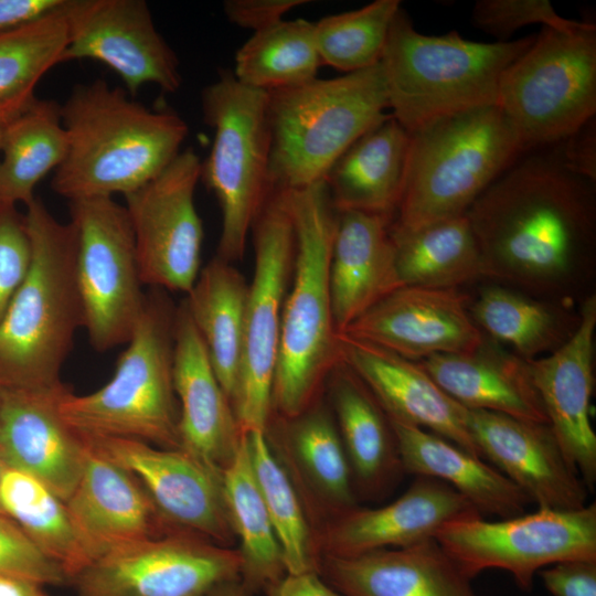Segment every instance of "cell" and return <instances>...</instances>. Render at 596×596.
I'll use <instances>...</instances> for the list:
<instances>
[{
    "label": "cell",
    "instance_id": "obj_42",
    "mask_svg": "<svg viewBox=\"0 0 596 596\" xmlns=\"http://www.w3.org/2000/svg\"><path fill=\"white\" fill-rule=\"evenodd\" d=\"M400 9V0H375L320 19L315 23V38L322 65L347 74L377 64Z\"/></svg>",
    "mask_w": 596,
    "mask_h": 596
},
{
    "label": "cell",
    "instance_id": "obj_11",
    "mask_svg": "<svg viewBox=\"0 0 596 596\" xmlns=\"http://www.w3.org/2000/svg\"><path fill=\"white\" fill-rule=\"evenodd\" d=\"M252 232L255 266L248 284L234 412L242 433H265L273 414L281 313L295 256L288 190H272Z\"/></svg>",
    "mask_w": 596,
    "mask_h": 596
},
{
    "label": "cell",
    "instance_id": "obj_10",
    "mask_svg": "<svg viewBox=\"0 0 596 596\" xmlns=\"http://www.w3.org/2000/svg\"><path fill=\"white\" fill-rule=\"evenodd\" d=\"M497 106L526 149L553 146L596 115V25L542 26L502 73Z\"/></svg>",
    "mask_w": 596,
    "mask_h": 596
},
{
    "label": "cell",
    "instance_id": "obj_43",
    "mask_svg": "<svg viewBox=\"0 0 596 596\" xmlns=\"http://www.w3.org/2000/svg\"><path fill=\"white\" fill-rule=\"evenodd\" d=\"M471 18L478 29L498 42L509 41L517 30L526 25L571 29L578 23L561 17L549 0H478Z\"/></svg>",
    "mask_w": 596,
    "mask_h": 596
},
{
    "label": "cell",
    "instance_id": "obj_25",
    "mask_svg": "<svg viewBox=\"0 0 596 596\" xmlns=\"http://www.w3.org/2000/svg\"><path fill=\"white\" fill-rule=\"evenodd\" d=\"M86 447L81 478L64 502L93 561L173 531L130 472Z\"/></svg>",
    "mask_w": 596,
    "mask_h": 596
},
{
    "label": "cell",
    "instance_id": "obj_37",
    "mask_svg": "<svg viewBox=\"0 0 596 596\" xmlns=\"http://www.w3.org/2000/svg\"><path fill=\"white\" fill-rule=\"evenodd\" d=\"M61 105L36 98L23 113L3 125L0 152V201L29 204L34 189L66 155Z\"/></svg>",
    "mask_w": 596,
    "mask_h": 596
},
{
    "label": "cell",
    "instance_id": "obj_51",
    "mask_svg": "<svg viewBox=\"0 0 596 596\" xmlns=\"http://www.w3.org/2000/svg\"><path fill=\"white\" fill-rule=\"evenodd\" d=\"M42 586L28 578L0 574V596H49Z\"/></svg>",
    "mask_w": 596,
    "mask_h": 596
},
{
    "label": "cell",
    "instance_id": "obj_45",
    "mask_svg": "<svg viewBox=\"0 0 596 596\" xmlns=\"http://www.w3.org/2000/svg\"><path fill=\"white\" fill-rule=\"evenodd\" d=\"M31 258L24 214L0 201V320L23 280Z\"/></svg>",
    "mask_w": 596,
    "mask_h": 596
},
{
    "label": "cell",
    "instance_id": "obj_13",
    "mask_svg": "<svg viewBox=\"0 0 596 596\" xmlns=\"http://www.w3.org/2000/svg\"><path fill=\"white\" fill-rule=\"evenodd\" d=\"M434 540L469 578L486 570H503L529 592L544 567L596 560V503L576 510L538 508L497 521L464 518L445 524Z\"/></svg>",
    "mask_w": 596,
    "mask_h": 596
},
{
    "label": "cell",
    "instance_id": "obj_50",
    "mask_svg": "<svg viewBox=\"0 0 596 596\" xmlns=\"http://www.w3.org/2000/svg\"><path fill=\"white\" fill-rule=\"evenodd\" d=\"M267 596H344L333 588L319 573H286L265 588Z\"/></svg>",
    "mask_w": 596,
    "mask_h": 596
},
{
    "label": "cell",
    "instance_id": "obj_5",
    "mask_svg": "<svg viewBox=\"0 0 596 596\" xmlns=\"http://www.w3.org/2000/svg\"><path fill=\"white\" fill-rule=\"evenodd\" d=\"M534 38L481 43L456 31L426 35L401 7L380 61L391 115L413 132L441 117L497 105L503 71Z\"/></svg>",
    "mask_w": 596,
    "mask_h": 596
},
{
    "label": "cell",
    "instance_id": "obj_33",
    "mask_svg": "<svg viewBox=\"0 0 596 596\" xmlns=\"http://www.w3.org/2000/svg\"><path fill=\"white\" fill-rule=\"evenodd\" d=\"M248 283L219 257L201 268L183 302L205 347L213 371L234 408L243 354Z\"/></svg>",
    "mask_w": 596,
    "mask_h": 596
},
{
    "label": "cell",
    "instance_id": "obj_52",
    "mask_svg": "<svg viewBox=\"0 0 596 596\" xmlns=\"http://www.w3.org/2000/svg\"><path fill=\"white\" fill-rule=\"evenodd\" d=\"M205 596H253L240 579L222 584Z\"/></svg>",
    "mask_w": 596,
    "mask_h": 596
},
{
    "label": "cell",
    "instance_id": "obj_17",
    "mask_svg": "<svg viewBox=\"0 0 596 596\" xmlns=\"http://www.w3.org/2000/svg\"><path fill=\"white\" fill-rule=\"evenodd\" d=\"M82 436L92 449L139 481L171 526L221 545L230 546L233 542L222 472L182 449L161 448L134 438Z\"/></svg>",
    "mask_w": 596,
    "mask_h": 596
},
{
    "label": "cell",
    "instance_id": "obj_21",
    "mask_svg": "<svg viewBox=\"0 0 596 596\" xmlns=\"http://www.w3.org/2000/svg\"><path fill=\"white\" fill-rule=\"evenodd\" d=\"M468 426L481 458L512 481L538 508L576 510L587 488L563 455L549 424L468 409Z\"/></svg>",
    "mask_w": 596,
    "mask_h": 596
},
{
    "label": "cell",
    "instance_id": "obj_44",
    "mask_svg": "<svg viewBox=\"0 0 596 596\" xmlns=\"http://www.w3.org/2000/svg\"><path fill=\"white\" fill-rule=\"evenodd\" d=\"M0 574L28 578L41 585L68 583L64 570L4 513H0Z\"/></svg>",
    "mask_w": 596,
    "mask_h": 596
},
{
    "label": "cell",
    "instance_id": "obj_53",
    "mask_svg": "<svg viewBox=\"0 0 596 596\" xmlns=\"http://www.w3.org/2000/svg\"><path fill=\"white\" fill-rule=\"evenodd\" d=\"M3 470H4V466L0 460V480H1V476H2ZM0 513H3L2 510H1V507H0Z\"/></svg>",
    "mask_w": 596,
    "mask_h": 596
},
{
    "label": "cell",
    "instance_id": "obj_2",
    "mask_svg": "<svg viewBox=\"0 0 596 596\" xmlns=\"http://www.w3.org/2000/svg\"><path fill=\"white\" fill-rule=\"evenodd\" d=\"M104 79L77 84L63 105L66 155L51 187L68 202L124 196L180 153L189 127L177 113L150 109Z\"/></svg>",
    "mask_w": 596,
    "mask_h": 596
},
{
    "label": "cell",
    "instance_id": "obj_12",
    "mask_svg": "<svg viewBox=\"0 0 596 596\" xmlns=\"http://www.w3.org/2000/svg\"><path fill=\"white\" fill-rule=\"evenodd\" d=\"M70 214L83 328L105 352L128 342L146 304L131 224L113 198L71 201Z\"/></svg>",
    "mask_w": 596,
    "mask_h": 596
},
{
    "label": "cell",
    "instance_id": "obj_38",
    "mask_svg": "<svg viewBox=\"0 0 596 596\" xmlns=\"http://www.w3.org/2000/svg\"><path fill=\"white\" fill-rule=\"evenodd\" d=\"M0 507L29 539L66 573L68 583L93 557L65 502L35 478L4 468Z\"/></svg>",
    "mask_w": 596,
    "mask_h": 596
},
{
    "label": "cell",
    "instance_id": "obj_24",
    "mask_svg": "<svg viewBox=\"0 0 596 596\" xmlns=\"http://www.w3.org/2000/svg\"><path fill=\"white\" fill-rule=\"evenodd\" d=\"M481 515L459 492L429 477H416L393 502L352 508L327 526L324 555L353 556L383 549L407 547L434 539L445 524Z\"/></svg>",
    "mask_w": 596,
    "mask_h": 596
},
{
    "label": "cell",
    "instance_id": "obj_26",
    "mask_svg": "<svg viewBox=\"0 0 596 596\" xmlns=\"http://www.w3.org/2000/svg\"><path fill=\"white\" fill-rule=\"evenodd\" d=\"M319 573L344 596H480L434 539L353 556L324 555Z\"/></svg>",
    "mask_w": 596,
    "mask_h": 596
},
{
    "label": "cell",
    "instance_id": "obj_46",
    "mask_svg": "<svg viewBox=\"0 0 596 596\" xmlns=\"http://www.w3.org/2000/svg\"><path fill=\"white\" fill-rule=\"evenodd\" d=\"M552 596H596V560H567L538 573Z\"/></svg>",
    "mask_w": 596,
    "mask_h": 596
},
{
    "label": "cell",
    "instance_id": "obj_30",
    "mask_svg": "<svg viewBox=\"0 0 596 596\" xmlns=\"http://www.w3.org/2000/svg\"><path fill=\"white\" fill-rule=\"evenodd\" d=\"M411 132L391 114L356 139L324 178L336 211L393 221L404 184Z\"/></svg>",
    "mask_w": 596,
    "mask_h": 596
},
{
    "label": "cell",
    "instance_id": "obj_9",
    "mask_svg": "<svg viewBox=\"0 0 596 596\" xmlns=\"http://www.w3.org/2000/svg\"><path fill=\"white\" fill-rule=\"evenodd\" d=\"M201 107L214 135L200 180L221 209L216 257L233 264L242 259L248 234L272 192L268 94L241 84L225 70L202 91Z\"/></svg>",
    "mask_w": 596,
    "mask_h": 596
},
{
    "label": "cell",
    "instance_id": "obj_3",
    "mask_svg": "<svg viewBox=\"0 0 596 596\" xmlns=\"http://www.w3.org/2000/svg\"><path fill=\"white\" fill-rule=\"evenodd\" d=\"M28 272L0 320V387L61 384L83 312L75 277L76 235L34 198L25 205Z\"/></svg>",
    "mask_w": 596,
    "mask_h": 596
},
{
    "label": "cell",
    "instance_id": "obj_22",
    "mask_svg": "<svg viewBox=\"0 0 596 596\" xmlns=\"http://www.w3.org/2000/svg\"><path fill=\"white\" fill-rule=\"evenodd\" d=\"M341 360L366 385L387 417L441 436L479 456L468 409L450 397L418 362L339 334Z\"/></svg>",
    "mask_w": 596,
    "mask_h": 596
},
{
    "label": "cell",
    "instance_id": "obj_35",
    "mask_svg": "<svg viewBox=\"0 0 596 596\" xmlns=\"http://www.w3.org/2000/svg\"><path fill=\"white\" fill-rule=\"evenodd\" d=\"M222 488L231 528L240 544L241 582L251 594L265 590L287 572L254 476L245 433L222 470Z\"/></svg>",
    "mask_w": 596,
    "mask_h": 596
},
{
    "label": "cell",
    "instance_id": "obj_8",
    "mask_svg": "<svg viewBox=\"0 0 596 596\" xmlns=\"http://www.w3.org/2000/svg\"><path fill=\"white\" fill-rule=\"evenodd\" d=\"M268 94L272 189L324 181L343 152L389 116L381 62Z\"/></svg>",
    "mask_w": 596,
    "mask_h": 596
},
{
    "label": "cell",
    "instance_id": "obj_47",
    "mask_svg": "<svg viewBox=\"0 0 596 596\" xmlns=\"http://www.w3.org/2000/svg\"><path fill=\"white\" fill-rule=\"evenodd\" d=\"M308 0H226L223 12L237 26L258 32L281 20L284 15Z\"/></svg>",
    "mask_w": 596,
    "mask_h": 596
},
{
    "label": "cell",
    "instance_id": "obj_14",
    "mask_svg": "<svg viewBox=\"0 0 596 596\" xmlns=\"http://www.w3.org/2000/svg\"><path fill=\"white\" fill-rule=\"evenodd\" d=\"M241 566L237 549L173 530L96 558L70 583L79 596H205Z\"/></svg>",
    "mask_w": 596,
    "mask_h": 596
},
{
    "label": "cell",
    "instance_id": "obj_4",
    "mask_svg": "<svg viewBox=\"0 0 596 596\" xmlns=\"http://www.w3.org/2000/svg\"><path fill=\"white\" fill-rule=\"evenodd\" d=\"M288 194L295 256L273 383V413L286 418L300 414L318 398L341 361L329 280L337 211L324 181L288 190Z\"/></svg>",
    "mask_w": 596,
    "mask_h": 596
},
{
    "label": "cell",
    "instance_id": "obj_39",
    "mask_svg": "<svg viewBox=\"0 0 596 596\" xmlns=\"http://www.w3.org/2000/svg\"><path fill=\"white\" fill-rule=\"evenodd\" d=\"M321 65L315 23L281 20L253 33L237 50L232 73L241 84L270 93L317 78Z\"/></svg>",
    "mask_w": 596,
    "mask_h": 596
},
{
    "label": "cell",
    "instance_id": "obj_48",
    "mask_svg": "<svg viewBox=\"0 0 596 596\" xmlns=\"http://www.w3.org/2000/svg\"><path fill=\"white\" fill-rule=\"evenodd\" d=\"M561 161L574 173L596 182V119L587 120L571 136L553 145Z\"/></svg>",
    "mask_w": 596,
    "mask_h": 596
},
{
    "label": "cell",
    "instance_id": "obj_7",
    "mask_svg": "<svg viewBox=\"0 0 596 596\" xmlns=\"http://www.w3.org/2000/svg\"><path fill=\"white\" fill-rule=\"evenodd\" d=\"M174 315L163 290L152 288L113 377L89 394L75 395L67 389L61 396L60 412L70 426L85 436L134 438L180 449Z\"/></svg>",
    "mask_w": 596,
    "mask_h": 596
},
{
    "label": "cell",
    "instance_id": "obj_28",
    "mask_svg": "<svg viewBox=\"0 0 596 596\" xmlns=\"http://www.w3.org/2000/svg\"><path fill=\"white\" fill-rule=\"evenodd\" d=\"M418 363L467 409L547 424L528 362L487 336L471 352L437 354Z\"/></svg>",
    "mask_w": 596,
    "mask_h": 596
},
{
    "label": "cell",
    "instance_id": "obj_15",
    "mask_svg": "<svg viewBox=\"0 0 596 596\" xmlns=\"http://www.w3.org/2000/svg\"><path fill=\"white\" fill-rule=\"evenodd\" d=\"M201 163L188 148L124 196L143 285L187 294L199 276L204 234L194 194Z\"/></svg>",
    "mask_w": 596,
    "mask_h": 596
},
{
    "label": "cell",
    "instance_id": "obj_18",
    "mask_svg": "<svg viewBox=\"0 0 596 596\" xmlns=\"http://www.w3.org/2000/svg\"><path fill=\"white\" fill-rule=\"evenodd\" d=\"M459 288L402 286L353 321L342 333L418 362L437 354L473 351L485 334Z\"/></svg>",
    "mask_w": 596,
    "mask_h": 596
},
{
    "label": "cell",
    "instance_id": "obj_40",
    "mask_svg": "<svg viewBox=\"0 0 596 596\" xmlns=\"http://www.w3.org/2000/svg\"><path fill=\"white\" fill-rule=\"evenodd\" d=\"M65 8L0 34V124L30 107L40 79L63 63L68 41Z\"/></svg>",
    "mask_w": 596,
    "mask_h": 596
},
{
    "label": "cell",
    "instance_id": "obj_36",
    "mask_svg": "<svg viewBox=\"0 0 596 596\" xmlns=\"http://www.w3.org/2000/svg\"><path fill=\"white\" fill-rule=\"evenodd\" d=\"M275 428L301 479L334 517L356 507L350 464L328 407L317 398L294 417L277 416Z\"/></svg>",
    "mask_w": 596,
    "mask_h": 596
},
{
    "label": "cell",
    "instance_id": "obj_16",
    "mask_svg": "<svg viewBox=\"0 0 596 596\" xmlns=\"http://www.w3.org/2000/svg\"><path fill=\"white\" fill-rule=\"evenodd\" d=\"M68 41L63 62L94 60L111 68L131 96L145 84L175 93L179 60L157 30L143 0H70Z\"/></svg>",
    "mask_w": 596,
    "mask_h": 596
},
{
    "label": "cell",
    "instance_id": "obj_23",
    "mask_svg": "<svg viewBox=\"0 0 596 596\" xmlns=\"http://www.w3.org/2000/svg\"><path fill=\"white\" fill-rule=\"evenodd\" d=\"M173 385L179 405L180 449L222 472L236 453L243 433L183 300L174 315Z\"/></svg>",
    "mask_w": 596,
    "mask_h": 596
},
{
    "label": "cell",
    "instance_id": "obj_20",
    "mask_svg": "<svg viewBox=\"0 0 596 596\" xmlns=\"http://www.w3.org/2000/svg\"><path fill=\"white\" fill-rule=\"evenodd\" d=\"M579 313L576 331L562 347L526 362L557 444L592 492L596 482V434L590 418L595 294L579 304Z\"/></svg>",
    "mask_w": 596,
    "mask_h": 596
},
{
    "label": "cell",
    "instance_id": "obj_32",
    "mask_svg": "<svg viewBox=\"0 0 596 596\" xmlns=\"http://www.w3.org/2000/svg\"><path fill=\"white\" fill-rule=\"evenodd\" d=\"M469 312L481 332L525 361L545 356L576 331L579 309L487 281L470 297Z\"/></svg>",
    "mask_w": 596,
    "mask_h": 596
},
{
    "label": "cell",
    "instance_id": "obj_1",
    "mask_svg": "<svg viewBox=\"0 0 596 596\" xmlns=\"http://www.w3.org/2000/svg\"><path fill=\"white\" fill-rule=\"evenodd\" d=\"M483 280L575 306L592 292L596 188L552 151L523 155L466 213Z\"/></svg>",
    "mask_w": 596,
    "mask_h": 596
},
{
    "label": "cell",
    "instance_id": "obj_19",
    "mask_svg": "<svg viewBox=\"0 0 596 596\" xmlns=\"http://www.w3.org/2000/svg\"><path fill=\"white\" fill-rule=\"evenodd\" d=\"M67 386L0 387V460L65 501L85 462L86 443L60 412Z\"/></svg>",
    "mask_w": 596,
    "mask_h": 596
},
{
    "label": "cell",
    "instance_id": "obj_34",
    "mask_svg": "<svg viewBox=\"0 0 596 596\" xmlns=\"http://www.w3.org/2000/svg\"><path fill=\"white\" fill-rule=\"evenodd\" d=\"M402 286L459 288L483 279L479 246L465 215L416 230L391 225Z\"/></svg>",
    "mask_w": 596,
    "mask_h": 596
},
{
    "label": "cell",
    "instance_id": "obj_31",
    "mask_svg": "<svg viewBox=\"0 0 596 596\" xmlns=\"http://www.w3.org/2000/svg\"><path fill=\"white\" fill-rule=\"evenodd\" d=\"M327 382L353 482L371 494L377 492L403 470L391 422L366 385L342 360Z\"/></svg>",
    "mask_w": 596,
    "mask_h": 596
},
{
    "label": "cell",
    "instance_id": "obj_49",
    "mask_svg": "<svg viewBox=\"0 0 596 596\" xmlns=\"http://www.w3.org/2000/svg\"><path fill=\"white\" fill-rule=\"evenodd\" d=\"M68 0H0V34L62 11Z\"/></svg>",
    "mask_w": 596,
    "mask_h": 596
},
{
    "label": "cell",
    "instance_id": "obj_6",
    "mask_svg": "<svg viewBox=\"0 0 596 596\" xmlns=\"http://www.w3.org/2000/svg\"><path fill=\"white\" fill-rule=\"evenodd\" d=\"M526 151L497 105L419 127L411 132L403 190L391 225L416 230L465 215Z\"/></svg>",
    "mask_w": 596,
    "mask_h": 596
},
{
    "label": "cell",
    "instance_id": "obj_41",
    "mask_svg": "<svg viewBox=\"0 0 596 596\" xmlns=\"http://www.w3.org/2000/svg\"><path fill=\"white\" fill-rule=\"evenodd\" d=\"M247 435L254 476L277 536L287 573L319 571L310 526L289 473L266 433Z\"/></svg>",
    "mask_w": 596,
    "mask_h": 596
},
{
    "label": "cell",
    "instance_id": "obj_27",
    "mask_svg": "<svg viewBox=\"0 0 596 596\" xmlns=\"http://www.w3.org/2000/svg\"><path fill=\"white\" fill-rule=\"evenodd\" d=\"M392 220L360 211H337L329 280L337 332L402 287L391 236Z\"/></svg>",
    "mask_w": 596,
    "mask_h": 596
},
{
    "label": "cell",
    "instance_id": "obj_29",
    "mask_svg": "<svg viewBox=\"0 0 596 596\" xmlns=\"http://www.w3.org/2000/svg\"><path fill=\"white\" fill-rule=\"evenodd\" d=\"M390 422L403 471L448 485L480 514L499 519L517 517L531 503L512 481L483 458L432 432Z\"/></svg>",
    "mask_w": 596,
    "mask_h": 596
},
{
    "label": "cell",
    "instance_id": "obj_54",
    "mask_svg": "<svg viewBox=\"0 0 596 596\" xmlns=\"http://www.w3.org/2000/svg\"><path fill=\"white\" fill-rule=\"evenodd\" d=\"M2 131H3V125L0 124V147H1V140H2Z\"/></svg>",
    "mask_w": 596,
    "mask_h": 596
}]
</instances>
